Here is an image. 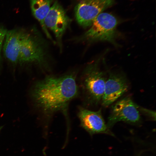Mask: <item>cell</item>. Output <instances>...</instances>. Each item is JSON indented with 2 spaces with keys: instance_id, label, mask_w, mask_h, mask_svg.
Returning a JSON list of instances; mask_svg holds the SVG:
<instances>
[{
  "instance_id": "5bb4252c",
  "label": "cell",
  "mask_w": 156,
  "mask_h": 156,
  "mask_svg": "<svg viewBox=\"0 0 156 156\" xmlns=\"http://www.w3.org/2000/svg\"><path fill=\"white\" fill-rule=\"evenodd\" d=\"M1 129V127H0V130Z\"/></svg>"
},
{
  "instance_id": "277c9868",
  "label": "cell",
  "mask_w": 156,
  "mask_h": 156,
  "mask_svg": "<svg viewBox=\"0 0 156 156\" xmlns=\"http://www.w3.org/2000/svg\"><path fill=\"white\" fill-rule=\"evenodd\" d=\"M39 38L25 31L19 49L18 63H36L49 69L45 46Z\"/></svg>"
},
{
  "instance_id": "8992f818",
  "label": "cell",
  "mask_w": 156,
  "mask_h": 156,
  "mask_svg": "<svg viewBox=\"0 0 156 156\" xmlns=\"http://www.w3.org/2000/svg\"><path fill=\"white\" fill-rule=\"evenodd\" d=\"M138 107L129 97L117 101L111 110L107 125L108 128L120 121L135 123L140 121V116Z\"/></svg>"
},
{
  "instance_id": "3957f363",
  "label": "cell",
  "mask_w": 156,
  "mask_h": 156,
  "mask_svg": "<svg viewBox=\"0 0 156 156\" xmlns=\"http://www.w3.org/2000/svg\"><path fill=\"white\" fill-rule=\"evenodd\" d=\"M116 18L111 14L101 12L94 20L90 28L82 36L80 40L91 42L107 41L115 44Z\"/></svg>"
},
{
  "instance_id": "9c48e42d",
  "label": "cell",
  "mask_w": 156,
  "mask_h": 156,
  "mask_svg": "<svg viewBox=\"0 0 156 156\" xmlns=\"http://www.w3.org/2000/svg\"><path fill=\"white\" fill-rule=\"evenodd\" d=\"M78 116L81 126L91 135L108 133V128L102 117L101 109L93 111L80 107Z\"/></svg>"
},
{
  "instance_id": "8fae6325",
  "label": "cell",
  "mask_w": 156,
  "mask_h": 156,
  "mask_svg": "<svg viewBox=\"0 0 156 156\" xmlns=\"http://www.w3.org/2000/svg\"><path fill=\"white\" fill-rule=\"evenodd\" d=\"M52 2V0H30L33 15L40 23L47 37L53 41L44 23V19L50 9Z\"/></svg>"
},
{
  "instance_id": "ba28073f",
  "label": "cell",
  "mask_w": 156,
  "mask_h": 156,
  "mask_svg": "<svg viewBox=\"0 0 156 156\" xmlns=\"http://www.w3.org/2000/svg\"><path fill=\"white\" fill-rule=\"evenodd\" d=\"M128 87V82L123 75L110 73L105 84L102 105L107 107L112 104L124 94Z\"/></svg>"
},
{
  "instance_id": "6da1fadb",
  "label": "cell",
  "mask_w": 156,
  "mask_h": 156,
  "mask_svg": "<svg viewBox=\"0 0 156 156\" xmlns=\"http://www.w3.org/2000/svg\"><path fill=\"white\" fill-rule=\"evenodd\" d=\"M76 78V73L73 72L60 76L48 75L38 82L32 92L37 107L49 118L64 110L78 94Z\"/></svg>"
},
{
  "instance_id": "52a82bcc",
  "label": "cell",
  "mask_w": 156,
  "mask_h": 156,
  "mask_svg": "<svg viewBox=\"0 0 156 156\" xmlns=\"http://www.w3.org/2000/svg\"><path fill=\"white\" fill-rule=\"evenodd\" d=\"M70 22V20L63 8L55 1L45 18L44 23L47 28L54 34L61 49L62 37Z\"/></svg>"
},
{
  "instance_id": "4fadbf2b",
  "label": "cell",
  "mask_w": 156,
  "mask_h": 156,
  "mask_svg": "<svg viewBox=\"0 0 156 156\" xmlns=\"http://www.w3.org/2000/svg\"><path fill=\"white\" fill-rule=\"evenodd\" d=\"M145 114L155 120V112L144 108H141L140 109Z\"/></svg>"
},
{
  "instance_id": "5b68a950",
  "label": "cell",
  "mask_w": 156,
  "mask_h": 156,
  "mask_svg": "<svg viewBox=\"0 0 156 156\" xmlns=\"http://www.w3.org/2000/svg\"><path fill=\"white\" fill-rule=\"evenodd\" d=\"M115 0H76L74 11L76 20L84 28L90 27L97 15L112 6Z\"/></svg>"
},
{
  "instance_id": "7c38bea8",
  "label": "cell",
  "mask_w": 156,
  "mask_h": 156,
  "mask_svg": "<svg viewBox=\"0 0 156 156\" xmlns=\"http://www.w3.org/2000/svg\"><path fill=\"white\" fill-rule=\"evenodd\" d=\"M7 31L5 29L0 26V66L1 61V50Z\"/></svg>"
},
{
  "instance_id": "30bf717a",
  "label": "cell",
  "mask_w": 156,
  "mask_h": 156,
  "mask_svg": "<svg viewBox=\"0 0 156 156\" xmlns=\"http://www.w3.org/2000/svg\"><path fill=\"white\" fill-rule=\"evenodd\" d=\"M24 30L15 29L7 31L3 42V50L6 59L11 64L18 63L19 51Z\"/></svg>"
},
{
  "instance_id": "7a4b0ae2",
  "label": "cell",
  "mask_w": 156,
  "mask_h": 156,
  "mask_svg": "<svg viewBox=\"0 0 156 156\" xmlns=\"http://www.w3.org/2000/svg\"><path fill=\"white\" fill-rule=\"evenodd\" d=\"M99 59L89 64L83 72L81 85L88 103L97 104L101 100L107 80L105 73L99 68Z\"/></svg>"
}]
</instances>
